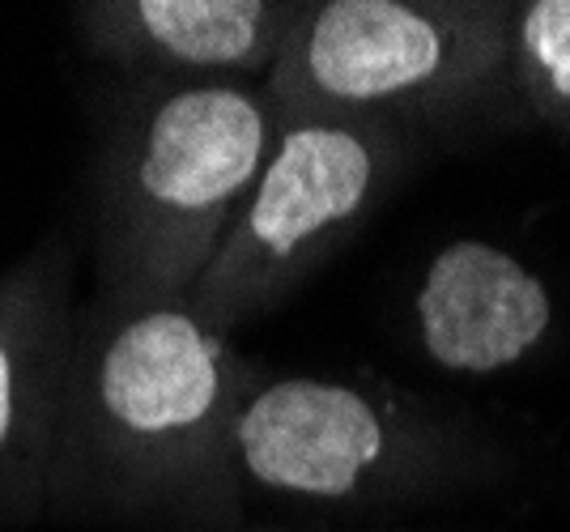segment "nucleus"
Returning <instances> with one entry per match:
<instances>
[{
  "label": "nucleus",
  "mask_w": 570,
  "mask_h": 532,
  "mask_svg": "<svg viewBox=\"0 0 570 532\" xmlns=\"http://www.w3.org/2000/svg\"><path fill=\"white\" fill-rule=\"evenodd\" d=\"M380 179V146L366 128L341 120H298L264 162L235 230L196 282V307L230 324L277 294L362 214Z\"/></svg>",
  "instance_id": "obj_1"
},
{
  "label": "nucleus",
  "mask_w": 570,
  "mask_h": 532,
  "mask_svg": "<svg viewBox=\"0 0 570 532\" xmlns=\"http://www.w3.org/2000/svg\"><path fill=\"white\" fill-rule=\"evenodd\" d=\"M268 149V116L235 86L170 95L154 116L132 167V218L149 252L191 268L217 252L238 196L256 188Z\"/></svg>",
  "instance_id": "obj_2"
},
{
  "label": "nucleus",
  "mask_w": 570,
  "mask_h": 532,
  "mask_svg": "<svg viewBox=\"0 0 570 532\" xmlns=\"http://www.w3.org/2000/svg\"><path fill=\"white\" fill-rule=\"evenodd\" d=\"M464 56L455 18L401 0H333L289 35L277 90L320 120L422 95L455 77Z\"/></svg>",
  "instance_id": "obj_3"
},
{
  "label": "nucleus",
  "mask_w": 570,
  "mask_h": 532,
  "mask_svg": "<svg viewBox=\"0 0 570 532\" xmlns=\"http://www.w3.org/2000/svg\"><path fill=\"white\" fill-rule=\"evenodd\" d=\"M238 456L256 482L289 494H350L380 460V413L354 387L285 380L264 387L235 426Z\"/></svg>",
  "instance_id": "obj_4"
},
{
  "label": "nucleus",
  "mask_w": 570,
  "mask_h": 532,
  "mask_svg": "<svg viewBox=\"0 0 570 532\" xmlns=\"http://www.w3.org/2000/svg\"><path fill=\"white\" fill-rule=\"evenodd\" d=\"M546 286L490 243H452L417 294L426 354L448 371L490 375L520 363L549 328Z\"/></svg>",
  "instance_id": "obj_5"
},
{
  "label": "nucleus",
  "mask_w": 570,
  "mask_h": 532,
  "mask_svg": "<svg viewBox=\"0 0 570 532\" xmlns=\"http://www.w3.org/2000/svg\"><path fill=\"white\" fill-rule=\"evenodd\" d=\"M98 396L128 435H188L222 396V345L191 312H145L107 345Z\"/></svg>",
  "instance_id": "obj_6"
},
{
  "label": "nucleus",
  "mask_w": 570,
  "mask_h": 532,
  "mask_svg": "<svg viewBox=\"0 0 570 532\" xmlns=\"http://www.w3.org/2000/svg\"><path fill=\"white\" fill-rule=\"evenodd\" d=\"M124 13L149 48L191 69H252L285 48V13L256 0H145Z\"/></svg>",
  "instance_id": "obj_7"
},
{
  "label": "nucleus",
  "mask_w": 570,
  "mask_h": 532,
  "mask_svg": "<svg viewBox=\"0 0 570 532\" xmlns=\"http://www.w3.org/2000/svg\"><path fill=\"white\" fill-rule=\"evenodd\" d=\"M520 69L537 98L570 116V0H537L520 13Z\"/></svg>",
  "instance_id": "obj_8"
},
{
  "label": "nucleus",
  "mask_w": 570,
  "mask_h": 532,
  "mask_svg": "<svg viewBox=\"0 0 570 532\" xmlns=\"http://www.w3.org/2000/svg\"><path fill=\"white\" fill-rule=\"evenodd\" d=\"M9 422H13V366H9L4 345H0V443L9 435Z\"/></svg>",
  "instance_id": "obj_9"
}]
</instances>
